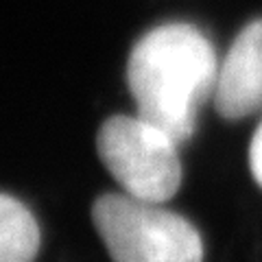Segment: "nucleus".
<instances>
[{
  "mask_svg": "<svg viewBox=\"0 0 262 262\" xmlns=\"http://www.w3.org/2000/svg\"><path fill=\"white\" fill-rule=\"evenodd\" d=\"M212 101L227 120L262 110V18L249 22L234 39L219 68Z\"/></svg>",
  "mask_w": 262,
  "mask_h": 262,
  "instance_id": "nucleus-4",
  "label": "nucleus"
},
{
  "mask_svg": "<svg viewBox=\"0 0 262 262\" xmlns=\"http://www.w3.org/2000/svg\"><path fill=\"white\" fill-rule=\"evenodd\" d=\"M98 158L134 199L164 203L182 186L177 142L140 116H112L98 129Z\"/></svg>",
  "mask_w": 262,
  "mask_h": 262,
  "instance_id": "nucleus-3",
  "label": "nucleus"
},
{
  "mask_svg": "<svg viewBox=\"0 0 262 262\" xmlns=\"http://www.w3.org/2000/svg\"><path fill=\"white\" fill-rule=\"evenodd\" d=\"M92 223L114 262H203L199 232L162 203L129 194H103Z\"/></svg>",
  "mask_w": 262,
  "mask_h": 262,
  "instance_id": "nucleus-2",
  "label": "nucleus"
},
{
  "mask_svg": "<svg viewBox=\"0 0 262 262\" xmlns=\"http://www.w3.org/2000/svg\"><path fill=\"white\" fill-rule=\"evenodd\" d=\"M216 77L219 63L210 39L186 22L149 31L127 61V85L138 116L177 144L194 134L199 110L214 96Z\"/></svg>",
  "mask_w": 262,
  "mask_h": 262,
  "instance_id": "nucleus-1",
  "label": "nucleus"
},
{
  "mask_svg": "<svg viewBox=\"0 0 262 262\" xmlns=\"http://www.w3.org/2000/svg\"><path fill=\"white\" fill-rule=\"evenodd\" d=\"M249 168H251L253 179L262 188V122L258 125L256 134L251 138V144H249Z\"/></svg>",
  "mask_w": 262,
  "mask_h": 262,
  "instance_id": "nucleus-6",
  "label": "nucleus"
},
{
  "mask_svg": "<svg viewBox=\"0 0 262 262\" xmlns=\"http://www.w3.org/2000/svg\"><path fill=\"white\" fill-rule=\"evenodd\" d=\"M39 249V227L29 208L0 192V262H33Z\"/></svg>",
  "mask_w": 262,
  "mask_h": 262,
  "instance_id": "nucleus-5",
  "label": "nucleus"
}]
</instances>
